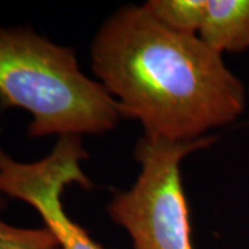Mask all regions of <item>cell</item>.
I'll return each instance as SVG.
<instances>
[{
  "mask_svg": "<svg viewBox=\"0 0 249 249\" xmlns=\"http://www.w3.org/2000/svg\"><path fill=\"white\" fill-rule=\"evenodd\" d=\"M91 67L122 116L140 121L144 134L193 142L244 112L245 90L194 34L163 25L144 6H126L100 28Z\"/></svg>",
  "mask_w": 249,
  "mask_h": 249,
  "instance_id": "cell-1",
  "label": "cell"
},
{
  "mask_svg": "<svg viewBox=\"0 0 249 249\" xmlns=\"http://www.w3.org/2000/svg\"><path fill=\"white\" fill-rule=\"evenodd\" d=\"M32 115L28 137L103 134L122 112L116 100L88 78L75 52L28 28H0V109Z\"/></svg>",
  "mask_w": 249,
  "mask_h": 249,
  "instance_id": "cell-2",
  "label": "cell"
},
{
  "mask_svg": "<svg viewBox=\"0 0 249 249\" xmlns=\"http://www.w3.org/2000/svg\"><path fill=\"white\" fill-rule=\"evenodd\" d=\"M214 139L172 142L144 134L139 140L134 157L142 165L140 175L107 206L109 217L129 232L134 249H194L180 163Z\"/></svg>",
  "mask_w": 249,
  "mask_h": 249,
  "instance_id": "cell-3",
  "label": "cell"
},
{
  "mask_svg": "<svg viewBox=\"0 0 249 249\" xmlns=\"http://www.w3.org/2000/svg\"><path fill=\"white\" fill-rule=\"evenodd\" d=\"M89 158L80 136H61L43 160L22 163L0 148V193L37 211L60 249H104L64 212L61 194L70 184L90 190L93 183L80 163Z\"/></svg>",
  "mask_w": 249,
  "mask_h": 249,
  "instance_id": "cell-4",
  "label": "cell"
},
{
  "mask_svg": "<svg viewBox=\"0 0 249 249\" xmlns=\"http://www.w3.org/2000/svg\"><path fill=\"white\" fill-rule=\"evenodd\" d=\"M144 7L163 25L194 34L216 53L249 49V0H150Z\"/></svg>",
  "mask_w": 249,
  "mask_h": 249,
  "instance_id": "cell-5",
  "label": "cell"
},
{
  "mask_svg": "<svg viewBox=\"0 0 249 249\" xmlns=\"http://www.w3.org/2000/svg\"><path fill=\"white\" fill-rule=\"evenodd\" d=\"M6 201L0 196V249H57L60 248L54 234L45 229H19L1 219Z\"/></svg>",
  "mask_w": 249,
  "mask_h": 249,
  "instance_id": "cell-6",
  "label": "cell"
},
{
  "mask_svg": "<svg viewBox=\"0 0 249 249\" xmlns=\"http://www.w3.org/2000/svg\"><path fill=\"white\" fill-rule=\"evenodd\" d=\"M57 249H60V248H57Z\"/></svg>",
  "mask_w": 249,
  "mask_h": 249,
  "instance_id": "cell-7",
  "label": "cell"
}]
</instances>
